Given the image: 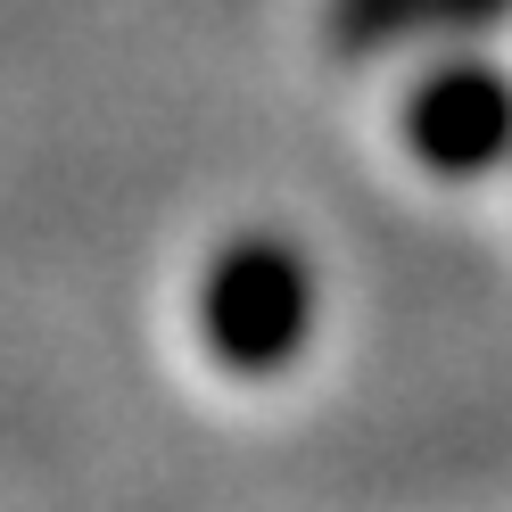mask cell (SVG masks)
Listing matches in <instances>:
<instances>
[{
    "instance_id": "obj_1",
    "label": "cell",
    "mask_w": 512,
    "mask_h": 512,
    "mask_svg": "<svg viewBox=\"0 0 512 512\" xmlns=\"http://www.w3.org/2000/svg\"><path fill=\"white\" fill-rule=\"evenodd\" d=\"M314 314H323V290L290 232H232L190 281V347L240 389L281 380L306 356Z\"/></svg>"
},
{
    "instance_id": "obj_2",
    "label": "cell",
    "mask_w": 512,
    "mask_h": 512,
    "mask_svg": "<svg viewBox=\"0 0 512 512\" xmlns=\"http://www.w3.org/2000/svg\"><path fill=\"white\" fill-rule=\"evenodd\" d=\"M397 149L430 182H479L512 157V83L488 58H446L397 100Z\"/></svg>"
}]
</instances>
